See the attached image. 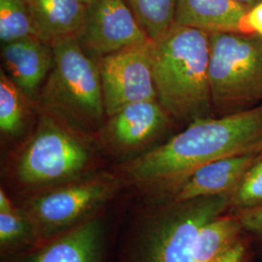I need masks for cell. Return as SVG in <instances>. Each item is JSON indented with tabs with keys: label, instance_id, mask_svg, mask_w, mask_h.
<instances>
[{
	"label": "cell",
	"instance_id": "obj_2",
	"mask_svg": "<svg viewBox=\"0 0 262 262\" xmlns=\"http://www.w3.org/2000/svg\"><path fill=\"white\" fill-rule=\"evenodd\" d=\"M210 33L174 25L151 41V62L158 101L183 121L207 118L213 108L209 80Z\"/></svg>",
	"mask_w": 262,
	"mask_h": 262
},
{
	"label": "cell",
	"instance_id": "obj_20",
	"mask_svg": "<svg viewBox=\"0 0 262 262\" xmlns=\"http://www.w3.org/2000/svg\"><path fill=\"white\" fill-rule=\"evenodd\" d=\"M229 210L262 206V152L228 197Z\"/></svg>",
	"mask_w": 262,
	"mask_h": 262
},
{
	"label": "cell",
	"instance_id": "obj_8",
	"mask_svg": "<svg viewBox=\"0 0 262 262\" xmlns=\"http://www.w3.org/2000/svg\"><path fill=\"white\" fill-rule=\"evenodd\" d=\"M119 185L114 179L98 177L59 187L30 201L25 215L35 231L53 233L100 206L112 196Z\"/></svg>",
	"mask_w": 262,
	"mask_h": 262
},
{
	"label": "cell",
	"instance_id": "obj_23",
	"mask_svg": "<svg viewBox=\"0 0 262 262\" xmlns=\"http://www.w3.org/2000/svg\"><path fill=\"white\" fill-rule=\"evenodd\" d=\"M239 215L248 234L262 239V206L243 210H230Z\"/></svg>",
	"mask_w": 262,
	"mask_h": 262
},
{
	"label": "cell",
	"instance_id": "obj_27",
	"mask_svg": "<svg viewBox=\"0 0 262 262\" xmlns=\"http://www.w3.org/2000/svg\"><path fill=\"white\" fill-rule=\"evenodd\" d=\"M82 2H84L85 4H89V3H91L93 0H81Z\"/></svg>",
	"mask_w": 262,
	"mask_h": 262
},
{
	"label": "cell",
	"instance_id": "obj_6",
	"mask_svg": "<svg viewBox=\"0 0 262 262\" xmlns=\"http://www.w3.org/2000/svg\"><path fill=\"white\" fill-rule=\"evenodd\" d=\"M88 161L82 142L55 120L45 118L19 158L17 175L28 185L53 183L75 176Z\"/></svg>",
	"mask_w": 262,
	"mask_h": 262
},
{
	"label": "cell",
	"instance_id": "obj_11",
	"mask_svg": "<svg viewBox=\"0 0 262 262\" xmlns=\"http://www.w3.org/2000/svg\"><path fill=\"white\" fill-rule=\"evenodd\" d=\"M1 56L8 76L30 98L54 66L53 48L33 35L3 44Z\"/></svg>",
	"mask_w": 262,
	"mask_h": 262
},
{
	"label": "cell",
	"instance_id": "obj_17",
	"mask_svg": "<svg viewBox=\"0 0 262 262\" xmlns=\"http://www.w3.org/2000/svg\"><path fill=\"white\" fill-rule=\"evenodd\" d=\"M151 41L164 36L174 26L178 0H124Z\"/></svg>",
	"mask_w": 262,
	"mask_h": 262
},
{
	"label": "cell",
	"instance_id": "obj_19",
	"mask_svg": "<svg viewBox=\"0 0 262 262\" xmlns=\"http://www.w3.org/2000/svg\"><path fill=\"white\" fill-rule=\"evenodd\" d=\"M28 96L9 76L1 71L0 75V128L7 134L21 129L26 117Z\"/></svg>",
	"mask_w": 262,
	"mask_h": 262
},
{
	"label": "cell",
	"instance_id": "obj_5",
	"mask_svg": "<svg viewBox=\"0 0 262 262\" xmlns=\"http://www.w3.org/2000/svg\"><path fill=\"white\" fill-rule=\"evenodd\" d=\"M229 210L228 196L171 200L150 229L145 262H193V247L201 227Z\"/></svg>",
	"mask_w": 262,
	"mask_h": 262
},
{
	"label": "cell",
	"instance_id": "obj_18",
	"mask_svg": "<svg viewBox=\"0 0 262 262\" xmlns=\"http://www.w3.org/2000/svg\"><path fill=\"white\" fill-rule=\"evenodd\" d=\"M36 36L28 0H0V40L2 44Z\"/></svg>",
	"mask_w": 262,
	"mask_h": 262
},
{
	"label": "cell",
	"instance_id": "obj_13",
	"mask_svg": "<svg viewBox=\"0 0 262 262\" xmlns=\"http://www.w3.org/2000/svg\"><path fill=\"white\" fill-rule=\"evenodd\" d=\"M248 6L235 0H178L174 25L208 33H244Z\"/></svg>",
	"mask_w": 262,
	"mask_h": 262
},
{
	"label": "cell",
	"instance_id": "obj_4",
	"mask_svg": "<svg viewBox=\"0 0 262 262\" xmlns=\"http://www.w3.org/2000/svg\"><path fill=\"white\" fill-rule=\"evenodd\" d=\"M52 48L54 66L43 88L42 104L81 124L99 122L105 114L99 66L78 39Z\"/></svg>",
	"mask_w": 262,
	"mask_h": 262
},
{
	"label": "cell",
	"instance_id": "obj_1",
	"mask_svg": "<svg viewBox=\"0 0 262 262\" xmlns=\"http://www.w3.org/2000/svg\"><path fill=\"white\" fill-rule=\"evenodd\" d=\"M262 151V105L192 121L166 143L126 163L127 178L175 192L197 169L216 159Z\"/></svg>",
	"mask_w": 262,
	"mask_h": 262
},
{
	"label": "cell",
	"instance_id": "obj_25",
	"mask_svg": "<svg viewBox=\"0 0 262 262\" xmlns=\"http://www.w3.org/2000/svg\"><path fill=\"white\" fill-rule=\"evenodd\" d=\"M14 209L12 203L5 191L3 189L0 190V213H8L12 212Z\"/></svg>",
	"mask_w": 262,
	"mask_h": 262
},
{
	"label": "cell",
	"instance_id": "obj_24",
	"mask_svg": "<svg viewBox=\"0 0 262 262\" xmlns=\"http://www.w3.org/2000/svg\"><path fill=\"white\" fill-rule=\"evenodd\" d=\"M244 33H254L262 36V2L248 11L244 18Z\"/></svg>",
	"mask_w": 262,
	"mask_h": 262
},
{
	"label": "cell",
	"instance_id": "obj_12",
	"mask_svg": "<svg viewBox=\"0 0 262 262\" xmlns=\"http://www.w3.org/2000/svg\"><path fill=\"white\" fill-rule=\"evenodd\" d=\"M36 36L51 47L78 39L84 30L88 4L81 0H28Z\"/></svg>",
	"mask_w": 262,
	"mask_h": 262
},
{
	"label": "cell",
	"instance_id": "obj_3",
	"mask_svg": "<svg viewBox=\"0 0 262 262\" xmlns=\"http://www.w3.org/2000/svg\"><path fill=\"white\" fill-rule=\"evenodd\" d=\"M209 80L217 111L238 112L262 100V36L210 33Z\"/></svg>",
	"mask_w": 262,
	"mask_h": 262
},
{
	"label": "cell",
	"instance_id": "obj_9",
	"mask_svg": "<svg viewBox=\"0 0 262 262\" xmlns=\"http://www.w3.org/2000/svg\"><path fill=\"white\" fill-rule=\"evenodd\" d=\"M151 41L124 0H93L88 4L79 42L96 56Z\"/></svg>",
	"mask_w": 262,
	"mask_h": 262
},
{
	"label": "cell",
	"instance_id": "obj_21",
	"mask_svg": "<svg viewBox=\"0 0 262 262\" xmlns=\"http://www.w3.org/2000/svg\"><path fill=\"white\" fill-rule=\"evenodd\" d=\"M30 226L26 215H21L15 210L0 213V243L2 246L13 243L27 234Z\"/></svg>",
	"mask_w": 262,
	"mask_h": 262
},
{
	"label": "cell",
	"instance_id": "obj_22",
	"mask_svg": "<svg viewBox=\"0 0 262 262\" xmlns=\"http://www.w3.org/2000/svg\"><path fill=\"white\" fill-rule=\"evenodd\" d=\"M247 232L215 262H252L253 246Z\"/></svg>",
	"mask_w": 262,
	"mask_h": 262
},
{
	"label": "cell",
	"instance_id": "obj_14",
	"mask_svg": "<svg viewBox=\"0 0 262 262\" xmlns=\"http://www.w3.org/2000/svg\"><path fill=\"white\" fill-rule=\"evenodd\" d=\"M167 115L158 100L131 103L110 117L108 132L118 146L134 148L162 130Z\"/></svg>",
	"mask_w": 262,
	"mask_h": 262
},
{
	"label": "cell",
	"instance_id": "obj_15",
	"mask_svg": "<svg viewBox=\"0 0 262 262\" xmlns=\"http://www.w3.org/2000/svg\"><path fill=\"white\" fill-rule=\"evenodd\" d=\"M99 241V224L86 221L44 248L32 262H95Z\"/></svg>",
	"mask_w": 262,
	"mask_h": 262
},
{
	"label": "cell",
	"instance_id": "obj_26",
	"mask_svg": "<svg viewBox=\"0 0 262 262\" xmlns=\"http://www.w3.org/2000/svg\"><path fill=\"white\" fill-rule=\"evenodd\" d=\"M239 3H242L244 5L248 6L249 8H253V6H255L256 4L262 2V0H235Z\"/></svg>",
	"mask_w": 262,
	"mask_h": 262
},
{
	"label": "cell",
	"instance_id": "obj_16",
	"mask_svg": "<svg viewBox=\"0 0 262 262\" xmlns=\"http://www.w3.org/2000/svg\"><path fill=\"white\" fill-rule=\"evenodd\" d=\"M246 233L239 215L228 210L199 230L193 247V262H215Z\"/></svg>",
	"mask_w": 262,
	"mask_h": 262
},
{
	"label": "cell",
	"instance_id": "obj_7",
	"mask_svg": "<svg viewBox=\"0 0 262 262\" xmlns=\"http://www.w3.org/2000/svg\"><path fill=\"white\" fill-rule=\"evenodd\" d=\"M98 66L104 109L108 117L131 103L158 100L152 75L151 41L102 56Z\"/></svg>",
	"mask_w": 262,
	"mask_h": 262
},
{
	"label": "cell",
	"instance_id": "obj_10",
	"mask_svg": "<svg viewBox=\"0 0 262 262\" xmlns=\"http://www.w3.org/2000/svg\"><path fill=\"white\" fill-rule=\"evenodd\" d=\"M261 152L234 155L207 163L171 194V200L183 202L202 197H229Z\"/></svg>",
	"mask_w": 262,
	"mask_h": 262
}]
</instances>
